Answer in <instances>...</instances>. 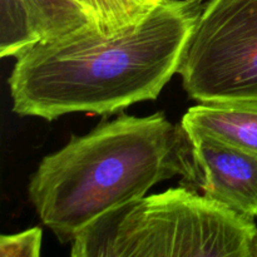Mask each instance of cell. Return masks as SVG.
<instances>
[{
	"label": "cell",
	"instance_id": "7a4b0ae2",
	"mask_svg": "<svg viewBox=\"0 0 257 257\" xmlns=\"http://www.w3.org/2000/svg\"><path fill=\"white\" fill-rule=\"evenodd\" d=\"M176 176L190 187L195 183L192 143L185 127L161 112L120 114L45 156L28 195L42 222L67 243L105 212Z\"/></svg>",
	"mask_w": 257,
	"mask_h": 257
},
{
	"label": "cell",
	"instance_id": "8992f818",
	"mask_svg": "<svg viewBox=\"0 0 257 257\" xmlns=\"http://www.w3.org/2000/svg\"><path fill=\"white\" fill-rule=\"evenodd\" d=\"M181 124L257 153V102H207L191 107Z\"/></svg>",
	"mask_w": 257,
	"mask_h": 257
},
{
	"label": "cell",
	"instance_id": "9c48e42d",
	"mask_svg": "<svg viewBox=\"0 0 257 257\" xmlns=\"http://www.w3.org/2000/svg\"><path fill=\"white\" fill-rule=\"evenodd\" d=\"M25 3L40 40L58 39L90 25L70 0H25Z\"/></svg>",
	"mask_w": 257,
	"mask_h": 257
},
{
	"label": "cell",
	"instance_id": "3957f363",
	"mask_svg": "<svg viewBox=\"0 0 257 257\" xmlns=\"http://www.w3.org/2000/svg\"><path fill=\"white\" fill-rule=\"evenodd\" d=\"M253 220L181 186L108 211L72 241L73 257H248Z\"/></svg>",
	"mask_w": 257,
	"mask_h": 257
},
{
	"label": "cell",
	"instance_id": "52a82bcc",
	"mask_svg": "<svg viewBox=\"0 0 257 257\" xmlns=\"http://www.w3.org/2000/svg\"><path fill=\"white\" fill-rule=\"evenodd\" d=\"M100 34L137 27L166 0H70Z\"/></svg>",
	"mask_w": 257,
	"mask_h": 257
},
{
	"label": "cell",
	"instance_id": "5b68a950",
	"mask_svg": "<svg viewBox=\"0 0 257 257\" xmlns=\"http://www.w3.org/2000/svg\"><path fill=\"white\" fill-rule=\"evenodd\" d=\"M185 127V125H183ZM192 143L196 180L202 195L246 218L257 217V153L185 127Z\"/></svg>",
	"mask_w": 257,
	"mask_h": 257
},
{
	"label": "cell",
	"instance_id": "277c9868",
	"mask_svg": "<svg viewBox=\"0 0 257 257\" xmlns=\"http://www.w3.org/2000/svg\"><path fill=\"white\" fill-rule=\"evenodd\" d=\"M177 74L200 103L257 102V0H207Z\"/></svg>",
	"mask_w": 257,
	"mask_h": 257
},
{
	"label": "cell",
	"instance_id": "7c38bea8",
	"mask_svg": "<svg viewBox=\"0 0 257 257\" xmlns=\"http://www.w3.org/2000/svg\"><path fill=\"white\" fill-rule=\"evenodd\" d=\"M190 2L196 3V4H205V3L207 2V0H190Z\"/></svg>",
	"mask_w": 257,
	"mask_h": 257
},
{
	"label": "cell",
	"instance_id": "30bf717a",
	"mask_svg": "<svg viewBox=\"0 0 257 257\" xmlns=\"http://www.w3.org/2000/svg\"><path fill=\"white\" fill-rule=\"evenodd\" d=\"M43 230L32 227L14 235L0 237L2 257H39L42 250Z\"/></svg>",
	"mask_w": 257,
	"mask_h": 257
},
{
	"label": "cell",
	"instance_id": "6da1fadb",
	"mask_svg": "<svg viewBox=\"0 0 257 257\" xmlns=\"http://www.w3.org/2000/svg\"><path fill=\"white\" fill-rule=\"evenodd\" d=\"M205 4L166 0L137 27L105 35L89 27L40 40L9 77L13 110L54 120L69 113L113 114L157 99L177 74Z\"/></svg>",
	"mask_w": 257,
	"mask_h": 257
},
{
	"label": "cell",
	"instance_id": "ba28073f",
	"mask_svg": "<svg viewBox=\"0 0 257 257\" xmlns=\"http://www.w3.org/2000/svg\"><path fill=\"white\" fill-rule=\"evenodd\" d=\"M40 42L25 0H0V57H15Z\"/></svg>",
	"mask_w": 257,
	"mask_h": 257
},
{
	"label": "cell",
	"instance_id": "8fae6325",
	"mask_svg": "<svg viewBox=\"0 0 257 257\" xmlns=\"http://www.w3.org/2000/svg\"><path fill=\"white\" fill-rule=\"evenodd\" d=\"M248 257H257V228L251 236L250 243H248Z\"/></svg>",
	"mask_w": 257,
	"mask_h": 257
}]
</instances>
